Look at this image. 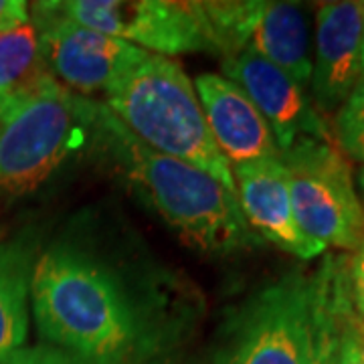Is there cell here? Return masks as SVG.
<instances>
[{
	"label": "cell",
	"mask_w": 364,
	"mask_h": 364,
	"mask_svg": "<svg viewBox=\"0 0 364 364\" xmlns=\"http://www.w3.org/2000/svg\"><path fill=\"white\" fill-rule=\"evenodd\" d=\"M95 144L186 243L208 253H235L263 243L245 221L237 193L205 170L148 148L104 104Z\"/></svg>",
	"instance_id": "6da1fadb"
},
{
	"label": "cell",
	"mask_w": 364,
	"mask_h": 364,
	"mask_svg": "<svg viewBox=\"0 0 364 364\" xmlns=\"http://www.w3.org/2000/svg\"><path fill=\"white\" fill-rule=\"evenodd\" d=\"M31 304L41 336L90 364H119L140 336L138 314L114 273L69 245L37 259Z\"/></svg>",
	"instance_id": "7a4b0ae2"
},
{
	"label": "cell",
	"mask_w": 364,
	"mask_h": 364,
	"mask_svg": "<svg viewBox=\"0 0 364 364\" xmlns=\"http://www.w3.org/2000/svg\"><path fill=\"white\" fill-rule=\"evenodd\" d=\"M104 105L148 148L205 170L237 193L198 102L195 83L174 59L146 53L112 90Z\"/></svg>",
	"instance_id": "3957f363"
},
{
	"label": "cell",
	"mask_w": 364,
	"mask_h": 364,
	"mask_svg": "<svg viewBox=\"0 0 364 364\" xmlns=\"http://www.w3.org/2000/svg\"><path fill=\"white\" fill-rule=\"evenodd\" d=\"M100 107L51 75L6 102L0 114V196L35 193L95 144Z\"/></svg>",
	"instance_id": "277c9868"
},
{
	"label": "cell",
	"mask_w": 364,
	"mask_h": 364,
	"mask_svg": "<svg viewBox=\"0 0 364 364\" xmlns=\"http://www.w3.org/2000/svg\"><path fill=\"white\" fill-rule=\"evenodd\" d=\"M314 273L291 272L233 314L210 364H314Z\"/></svg>",
	"instance_id": "5b68a950"
},
{
	"label": "cell",
	"mask_w": 364,
	"mask_h": 364,
	"mask_svg": "<svg viewBox=\"0 0 364 364\" xmlns=\"http://www.w3.org/2000/svg\"><path fill=\"white\" fill-rule=\"evenodd\" d=\"M299 229L326 249L358 251L364 207L348 160L332 142L301 136L279 152Z\"/></svg>",
	"instance_id": "8992f818"
},
{
	"label": "cell",
	"mask_w": 364,
	"mask_h": 364,
	"mask_svg": "<svg viewBox=\"0 0 364 364\" xmlns=\"http://www.w3.org/2000/svg\"><path fill=\"white\" fill-rule=\"evenodd\" d=\"M217 53H255L284 69L299 85L312 77L308 16L296 2L225 0L200 2Z\"/></svg>",
	"instance_id": "52a82bcc"
},
{
	"label": "cell",
	"mask_w": 364,
	"mask_h": 364,
	"mask_svg": "<svg viewBox=\"0 0 364 364\" xmlns=\"http://www.w3.org/2000/svg\"><path fill=\"white\" fill-rule=\"evenodd\" d=\"M79 25L152 55L217 53L200 2L174 0H59Z\"/></svg>",
	"instance_id": "ba28073f"
},
{
	"label": "cell",
	"mask_w": 364,
	"mask_h": 364,
	"mask_svg": "<svg viewBox=\"0 0 364 364\" xmlns=\"http://www.w3.org/2000/svg\"><path fill=\"white\" fill-rule=\"evenodd\" d=\"M28 18L39 33L41 55L57 83L73 93H107L146 51L79 25L59 0L35 2Z\"/></svg>",
	"instance_id": "9c48e42d"
},
{
	"label": "cell",
	"mask_w": 364,
	"mask_h": 364,
	"mask_svg": "<svg viewBox=\"0 0 364 364\" xmlns=\"http://www.w3.org/2000/svg\"><path fill=\"white\" fill-rule=\"evenodd\" d=\"M225 77L249 95L273 132L279 152L301 136L332 142L324 117L310 104L304 85L255 53L241 51L223 59Z\"/></svg>",
	"instance_id": "30bf717a"
},
{
	"label": "cell",
	"mask_w": 364,
	"mask_h": 364,
	"mask_svg": "<svg viewBox=\"0 0 364 364\" xmlns=\"http://www.w3.org/2000/svg\"><path fill=\"white\" fill-rule=\"evenodd\" d=\"M364 2H324L316 18L312 93L320 112H338L363 81Z\"/></svg>",
	"instance_id": "8fae6325"
},
{
	"label": "cell",
	"mask_w": 364,
	"mask_h": 364,
	"mask_svg": "<svg viewBox=\"0 0 364 364\" xmlns=\"http://www.w3.org/2000/svg\"><path fill=\"white\" fill-rule=\"evenodd\" d=\"M231 172L241 213L261 241H269L299 259H314L324 253L322 243L299 229L291 207L286 166L279 156L239 164Z\"/></svg>",
	"instance_id": "7c38bea8"
},
{
	"label": "cell",
	"mask_w": 364,
	"mask_h": 364,
	"mask_svg": "<svg viewBox=\"0 0 364 364\" xmlns=\"http://www.w3.org/2000/svg\"><path fill=\"white\" fill-rule=\"evenodd\" d=\"M195 90L198 91L208 130L231 168L279 156L269 124L235 81L207 73L195 79Z\"/></svg>",
	"instance_id": "4fadbf2b"
},
{
	"label": "cell",
	"mask_w": 364,
	"mask_h": 364,
	"mask_svg": "<svg viewBox=\"0 0 364 364\" xmlns=\"http://www.w3.org/2000/svg\"><path fill=\"white\" fill-rule=\"evenodd\" d=\"M35 263L31 241L0 231V364L25 344Z\"/></svg>",
	"instance_id": "5bb4252c"
},
{
	"label": "cell",
	"mask_w": 364,
	"mask_h": 364,
	"mask_svg": "<svg viewBox=\"0 0 364 364\" xmlns=\"http://www.w3.org/2000/svg\"><path fill=\"white\" fill-rule=\"evenodd\" d=\"M49 71L41 55L39 33L31 18L0 28V104L47 77Z\"/></svg>",
	"instance_id": "9a60e30c"
},
{
	"label": "cell",
	"mask_w": 364,
	"mask_h": 364,
	"mask_svg": "<svg viewBox=\"0 0 364 364\" xmlns=\"http://www.w3.org/2000/svg\"><path fill=\"white\" fill-rule=\"evenodd\" d=\"M348 273V257L328 255L318 272L316 284V356L314 364H334L336 348V299Z\"/></svg>",
	"instance_id": "2e32d148"
},
{
	"label": "cell",
	"mask_w": 364,
	"mask_h": 364,
	"mask_svg": "<svg viewBox=\"0 0 364 364\" xmlns=\"http://www.w3.org/2000/svg\"><path fill=\"white\" fill-rule=\"evenodd\" d=\"M334 364H364V318L356 312L348 273L336 299V348Z\"/></svg>",
	"instance_id": "e0dca14e"
},
{
	"label": "cell",
	"mask_w": 364,
	"mask_h": 364,
	"mask_svg": "<svg viewBox=\"0 0 364 364\" xmlns=\"http://www.w3.org/2000/svg\"><path fill=\"white\" fill-rule=\"evenodd\" d=\"M334 132L340 148L364 164V81L356 85L350 97L336 112Z\"/></svg>",
	"instance_id": "ac0fdd59"
},
{
	"label": "cell",
	"mask_w": 364,
	"mask_h": 364,
	"mask_svg": "<svg viewBox=\"0 0 364 364\" xmlns=\"http://www.w3.org/2000/svg\"><path fill=\"white\" fill-rule=\"evenodd\" d=\"M2 364H90L81 360L75 354L61 350L51 344H41V346H21L14 350Z\"/></svg>",
	"instance_id": "d6986e66"
},
{
	"label": "cell",
	"mask_w": 364,
	"mask_h": 364,
	"mask_svg": "<svg viewBox=\"0 0 364 364\" xmlns=\"http://www.w3.org/2000/svg\"><path fill=\"white\" fill-rule=\"evenodd\" d=\"M348 279H350V296L356 312L364 318V241L360 249L348 259Z\"/></svg>",
	"instance_id": "ffe728a7"
},
{
	"label": "cell",
	"mask_w": 364,
	"mask_h": 364,
	"mask_svg": "<svg viewBox=\"0 0 364 364\" xmlns=\"http://www.w3.org/2000/svg\"><path fill=\"white\" fill-rule=\"evenodd\" d=\"M28 18V4L21 0H0V28Z\"/></svg>",
	"instance_id": "44dd1931"
},
{
	"label": "cell",
	"mask_w": 364,
	"mask_h": 364,
	"mask_svg": "<svg viewBox=\"0 0 364 364\" xmlns=\"http://www.w3.org/2000/svg\"><path fill=\"white\" fill-rule=\"evenodd\" d=\"M358 182H360V188H363V195H364V168L358 172Z\"/></svg>",
	"instance_id": "7402d4cb"
},
{
	"label": "cell",
	"mask_w": 364,
	"mask_h": 364,
	"mask_svg": "<svg viewBox=\"0 0 364 364\" xmlns=\"http://www.w3.org/2000/svg\"><path fill=\"white\" fill-rule=\"evenodd\" d=\"M363 81H364V41H363Z\"/></svg>",
	"instance_id": "603a6c76"
},
{
	"label": "cell",
	"mask_w": 364,
	"mask_h": 364,
	"mask_svg": "<svg viewBox=\"0 0 364 364\" xmlns=\"http://www.w3.org/2000/svg\"><path fill=\"white\" fill-rule=\"evenodd\" d=\"M2 107H4V105H2V104H0V114H2Z\"/></svg>",
	"instance_id": "cb8c5ba5"
}]
</instances>
